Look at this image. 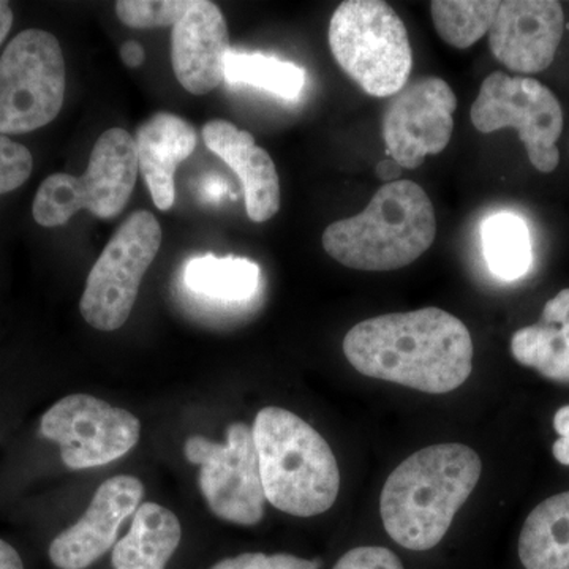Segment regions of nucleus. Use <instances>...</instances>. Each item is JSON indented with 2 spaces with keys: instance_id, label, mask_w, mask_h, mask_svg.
Here are the masks:
<instances>
[{
  "instance_id": "nucleus-1",
  "label": "nucleus",
  "mask_w": 569,
  "mask_h": 569,
  "mask_svg": "<svg viewBox=\"0 0 569 569\" xmlns=\"http://www.w3.org/2000/svg\"><path fill=\"white\" fill-rule=\"evenodd\" d=\"M343 353L362 376L427 395L455 391L473 369L467 326L437 307L361 321L343 339Z\"/></svg>"
},
{
  "instance_id": "nucleus-2",
  "label": "nucleus",
  "mask_w": 569,
  "mask_h": 569,
  "mask_svg": "<svg viewBox=\"0 0 569 569\" xmlns=\"http://www.w3.org/2000/svg\"><path fill=\"white\" fill-rule=\"evenodd\" d=\"M481 471L477 451L466 445H433L411 455L389 475L381 492V520L389 537L419 552L436 548Z\"/></svg>"
},
{
  "instance_id": "nucleus-3",
  "label": "nucleus",
  "mask_w": 569,
  "mask_h": 569,
  "mask_svg": "<svg viewBox=\"0 0 569 569\" xmlns=\"http://www.w3.org/2000/svg\"><path fill=\"white\" fill-rule=\"evenodd\" d=\"M437 219L432 201L413 181L385 183L369 206L350 219L329 224L323 247L356 271H396L432 247Z\"/></svg>"
},
{
  "instance_id": "nucleus-4",
  "label": "nucleus",
  "mask_w": 569,
  "mask_h": 569,
  "mask_svg": "<svg viewBox=\"0 0 569 569\" xmlns=\"http://www.w3.org/2000/svg\"><path fill=\"white\" fill-rule=\"evenodd\" d=\"M253 441L266 501L296 518L323 515L336 503L340 471L323 437L293 411L263 408Z\"/></svg>"
},
{
  "instance_id": "nucleus-5",
  "label": "nucleus",
  "mask_w": 569,
  "mask_h": 569,
  "mask_svg": "<svg viewBox=\"0 0 569 569\" xmlns=\"http://www.w3.org/2000/svg\"><path fill=\"white\" fill-rule=\"evenodd\" d=\"M328 37L340 69L369 96L395 97L408 84L413 51L406 24L389 3H340L329 22Z\"/></svg>"
},
{
  "instance_id": "nucleus-6",
  "label": "nucleus",
  "mask_w": 569,
  "mask_h": 569,
  "mask_svg": "<svg viewBox=\"0 0 569 569\" xmlns=\"http://www.w3.org/2000/svg\"><path fill=\"white\" fill-rule=\"evenodd\" d=\"M138 170L132 134L123 129L107 130L93 144L81 178L56 173L41 182L33 200V219L40 227H61L81 209L102 220L116 219L132 197Z\"/></svg>"
},
{
  "instance_id": "nucleus-7",
  "label": "nucleus",
  "mask_w": 569,
  "mask_h": 569,
  "mask_svg": "<svg viewBox=\"0 0 569 569\" xmlns=\"http://www.w3.org/2000/svg\"><path fill=\"white\" fill-rule=\"evenodd\" d=\"M66 97V61L51 32L18 33L0 58V133H29L54 121Z\"/></svg>"
},
{
  "instance_id": "nucleus-8",
  "label": "nucleus",
  "mask_w": 569,
  "mask_h": 569,
  "mask_svg": "<svg viewBox=\"0 0 569 569\" xmlns=\"http://www.w3.org/2000/svg\"><path fill=\"white\" fill-rule=\"evenodd\" d=\"M162 238V227L152 212L137 211L127 217L86 280L80 302L86 323L103 332L127 323Z\"/></svg>"
},
{
  "instance_id": "nucleus-9",
  "label": "nucleus",
  "mask_w": 569,
  "mask_h": 569,
  "mask_svg": "<svg viewBox=\"0 0 569 569\" xmlns=\"http://www.w3.org/2000/svg\"><path fill=\"white\" fill-rule=\"evenodd\" d=\"M471 122L481 133L518 130L530 163L538 171L552 173L559 167L557 141L563 132V110L542 82L493 71L482 82L471 107Z\"/></svg>"
},
{
  "instance_id": "nucleus-10",
  "label": "nucleus",
  "mask_w": 569,
  "mask_h": 569,
  "mask_svg": "<svg viewBox=\"0 0 569 569\" xmlns=\"http://www.w3.org/2000/svg\"><path fill=\"white\" fill-rule=\"evenodd\" d=\"M183 455L200 467V490L212 515L238 526H257L264 516L266 496L253 432L244 422H234L224 443L190 437Z\"/></svg>"
},
{
  "instance_id": "nucleus-11",
  "label": "nucleus",
  "mask_w": 569,
  "mask_h": 569,
  "mask_svg": "<svg viewBox=\"0 0 569 569\" xmlns=\"http://www.w3.org/2000/svg\"><path fill=\"white\" fill-rule=\"evenodd\" d=\"M41 436L61 447L62 462L71 470L102 467L132 451L141 425L129 410L88 395L58 400L41 417Z\"/></svg>"
},
{
  "instance_id": "nucleus-12",
  "label": "nucleus",
  "mask_w": 569,
  "mask_h": 569,
  "mask_svg": "<svg viewBox=\"0 0 569 569\" xmlns=\"http://www.w3.org/2000/svg\"><path fill=\"white\" fill-rule=\"evenodd\" d=\"M458 99L441 78L425 77L397 92L383 114V138L392 159L417 170L427 156L443 152L455 132Z\"/></svg>"
},
{
  "instance_id": "nucleus-13",
  "label": "nucleus",
  "mask_w": 569,
  "mask_h": 569,
  "mask_svg": "<svg viewBox=\"0 0 569 569\" xmlns=\"http://www.w3.org/2000/svg\"><path fill=\"white\" fill-rule=\"evenodd\" d=\"M563 31V9L556 0L500 2L488 33L490 52L515 73H539L556 59Z\"/></svg>"
},
{
  "instance_id": "nucleus-14",
  "label": "nucleus",
  "mask_w": 569,
  "mask_h": 569,
  "mask_svg": "<svg viewBox=\"0 0 569 569\" xmlns=\"http://www.w3.org/2000/svg\"><path fill=\"white\" fill-rule=\"evenodd\" d=\"M144 497L140 479L119 475L107 479L93 496L84 516L63 530L50 546L52 565L61 569H86L114 548L126 519L137 512Z\"/></svg>"
},
{
  "instance_id": "nucleus-15",
  "label": "nucleus",
  "mask_w": 569,
  "mask_h": 569,
  "mask_svg": "<svg viewBox=\"0 0 569 569\" xmlns=\"http://www.w3.org/2000/svg\"><path fill=\"white\" fill-rule=\"evenodd\" d=\"M230 51L222 11L208 0H193L171 36V62L182 88L193 96H206L219 88Z\"/></svg>"
},
{
  "instance_id": "nucleus-16",
  "label": "nucleus",
  "mask_w": 569,
  "mask_h": 569,
  "mask_svg": "<svg viewBox=\"0 0 569 569\" xmlns=\"http://www.w3.org/2000/svg\"><path fill=\"white\" fill-rule=\"evenodd\" d=\"M201 133L206 146L241 179L249 219L254 223L272 219L280 209V181L268 151L257 146L252 134L222 119L206 122Z\"/></svg>"
},
{
  "instance_id": "nucleus-17",
  "label": "nucleus",
  "mask_w": 569,
  "mask_h": 569,
  "mask_svg": "<svg viewBox=\"0 0 569 569\" xmlns=\"http://www.w3.org/2000/svg\"><path fill=\"white\" fill-rule=\"evenodd\" d=\"M138 168L160 211H170L176 201V170L197 148L192 123L173 112H157L138 127L134 134Z\"/></svg>"
},
{
  "instance_id": "nucleus-18",
  "label": "nucleus",
  "mask_w": 569,
  "mask_h": 569,
  "mask_svg": "<svg viewBox=\"0 0 569 569\" xmlns=\"http://www.w3.org/2000/svg\"><path fill=\"white\" fill-rule=\"evenodd\" d=\"M511 353L520 366L569 385V288L548 301L538 323L515 332Z\"/></svg>"
},
{
  "instance_id": "nucleus-19",
  "label": "nucleus",
  "mask_w": 569,
  "mask_h": 569,
  "mask_svg": "<svg viewBox=\"0 0 569 569\" xmlns=\"http://www.w3.org/2000/svg\"><path fill=\"white\" fill-rule=\"evenodd\" d=\"M182 530L173 511L142 503L134 512L129 533L112 548L114 569H164L181 542Z\"/></svg>"
},
{
  "instance_id": "nucleus-20",
  "label": "nucleus",
  "mask_w": 569,
  "mask_h": 569,
  "mask_svg": "<svg viewBox=\"0 0 569 569\" xmlns=\"http://www.w3.org/2000/svg\"><path fill=\"white\" fill-rule=\"evenodd\" d=\"M519 559L526 569H569V492L530 512L520 531Z\"/></svg>"
},
{
  "instance_id": "nucleus-21",
  "label": "nucleus",
  "mask_w": 569,
  "mask_h": 569,
  "mask_svg": "<svg viewBox=\"0 0 569 569\" xmlns=\"http://www.w3.org/2000/svg\"><path fill=\"white\" fill-rule=\"evenodd\" d=\"M183 280L194 295L222 302H242L257 293L260 268L249 258L204 254L187 263Z\"/></svg>"
},
{
  "instance_id": "nucleus-22",
  "label": "nucleus",
  "mask_w": 569,
  "mask_h": 569,
  "mask_svg": "<svg viewBox=\"0 0 569 569\" xmlns=\"http://www.w3.org/2000/svg\"><path fill=\"white\" fill-rule=\"evenodd\" d=\"M481 244L486 263L498 279L512 282L530 271L533 263L530 231L516 213L488 217L481 224Z\"/></svg>"
},
{
  "instance_id": "nucleus-23",
  "label": "nucleus",
  "mask_w": 569,
  "mask_h": 569,
  "mask_svg": "<svg viewBox=\"0 0 569 569\" xmlns=\"http://www.w3.org/2000/svg\"><path fill=\"white\" fill-rule=\"evenodd\" d=\"M224 80L231 84L253 86L282 99L293 100L305 89L306 71L293 62L280 61L272 56L230 51Z\"/></svg>"
},
{
  "instance_id": "nucleus-24",
  "label": "nucleus",
  "mask_w": 569,
  "mask_h": 569,
  "mask_svg": "<svg viewBox=\"0 0 569 569\" xmlns=\"http://www.w3.org/2000/svg\"><path fill=\"white\" fill-rule=\"evenodd\" d=\"M500 2L493 0H433V26L449 47L467 50L492 28Z\"/></svg>"
},
{
  "instance_id": "nucleus-25",
  "label": "nucleus",
  "mask_w": 569,
  "mask_h": 569,
  "mask_svg": "<svg viewBox=\"0 0 569 569\" xmlns=\"http://www.w3.org/2000/svg\"><path fill=\"white\" fill-rule=\"evenodd\" d=\"M192 6L193 0H119L116 14L133 29L174 28Z\"/></svg>"
},
{
  "instance_id": "nucleus-26",
  "label": "nucleus",
  "mask_w": 569,
  "mask_h": 569,
  "mask_svg": "<svg viewBox=\"0 0 569 569\" xmlns=\"http://www.w3.org/2000/svg\"><path fill=\"white\" fill-rule=\"evenodd\" d=\"M33 170L32 153L20 142L11 141L0 134V194L20 189L31 178Z\"/></svg>"
},
{
  "instance_id": "nucleus-27",
  "label": "nucleus",
  "mask_w": 569,
  "mask_h": 569,
  "mask_svg": "<svg viewBox=\"0 0 569 569\" xmlns=\"http://www.w3.org/2000/svg\"><path fill=\"white\" fill-rule=\"evenodd\" d=\"M211 569H320V563L288 556V553L266 556L261 552H247L231 557V559L220 560Z\"/></svg>"
},
{
  "instance_id": "nucleus-28",
  "label": "nucleus",
  "mask_w": 569,
  "mask_h": 569,
  "mask_svg": "<svg viewBox=\"0 0 569 569\" xmlns=\"http://www.w3.org/2000/svg\"><path fill=\"white\" fill-rule=\"evenodd\" d=\"M332 569H403L395 552L377 546L348 550Z\"/></svg>"
},
{
  "instance_id": "nucleus-29",
  "label": "nucleus",
  "mask_w": 569,
  "mask_h": 569,
  "mask_svg": "<svg viewBox=\"0 0 569 569\" xmlns=\"http://www.w3.org/2000/svg\"><path fill=\"white\" fill-rule=\"evenodd\" d=\"M553 429L559 433V440L553 443V458L561 466H569V406L561 407L553 417Z\"/></svg>"
},
{
  "instance_id": "nucleus-30",
  "label": "nucleus",
  "mask_w": 569,
  "mask_h": 569,
  "mask_svg": "<svg viewBox=\"0 0 569 569\" xmlns=\"http://www.w3.org/2000/svg\"><path fill=\"white\" fill-rule=\"evenodd\" d=\"M121 59L123 66L129 67V69H140L146 61L144 48L138 41H126L121 47Z\"/></svg>"
},
{
  "instance_id": "nucleus-31",
  "label": "nucleus",
  "mask_w": 569,
  "mask_h": 569,
  "mask_svg": "<svg viewBox=\"0 0 569 569\" xmlns=\"http://www.w3.org/2000/svg\"><path fill=\"white\" fill-rule=\"evenodd\" d=\"M400 174H402V167H400L392 157L381 160V162L377 164V178L380 179V181L387 183L396 182L399 181Z\"/></svg>"
},
{
  "instance_id": "nucleus-32",
  "label": "nucleus",
  "mask_w": 569,
  "mask_h": 569,
  "mask_svg": "<svg viewBox=\"0 0 569 569\" xmlns=\"http://www.w3.org/2000/svg\"><path fill=\"white\" fill-rule=\"evenodd\" d=\"M0 569H24L20 553L3 539H0Z\"/></svg>"
},
{
  "instance_id": "nucleus-33",
  "label": "nucleus",
  "mask_w": 569,
  "mask_h": 569,
  "mask_svg": "<svg viewBox=\"0 0 569 569\" xmlns=\"http://www.w3.org/2000/svg\"><path fill=\"white\" fill-rule=\"evenodd\" d=\"M11 26H13V11L9 2L0 0V44L9 36Z\"/></svg>"
}]
</instances>
